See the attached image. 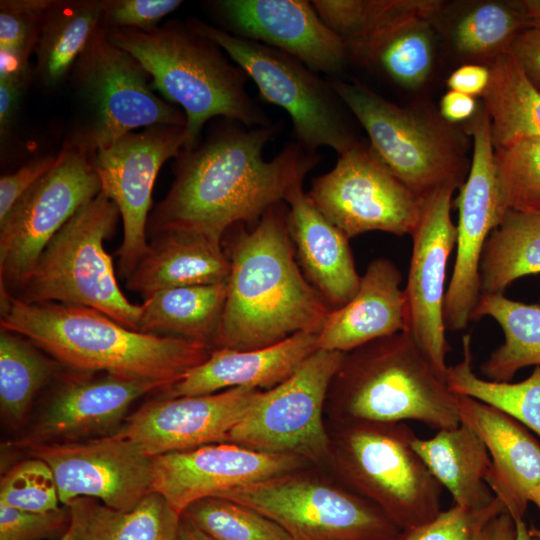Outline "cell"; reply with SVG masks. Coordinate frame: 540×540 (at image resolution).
<instances>
[{"mask_svg":"<svg viewBox=\"0 0 540 540\" xmlns=\"http://www.w3.org/2000/svg\"><path fill=\"white\" fill-rule=\"evenodd\" d=\"M278 124H232L176 157L175 178L148 219L147 234L179 229L222 241L237 224H256L320 161L297 142L266 160L264 149Z\"/></svg>","mask_w":540,"mask_h":540,"instance_id":"1","label":"cell"},{"mask_svg":"<svg viewBox=\"0 0 540 540\" xmlns=\"http://www.w3.org/2000/svg\"><path fill=\"white\" fill-rule=\"evenodd\" d=\"M288 208H269L230 239V273L215 349L252 350L319 332L332 308L295 259Z\"/></svg>","mask_w":540,"mask_h":540,"instance_id":"2","label":"cell"},{"mask_svg":"<svg viewBox=\"0 0 540 540\" xmlns=\"http://www.w3.org/2000/svg\"><path fill=\"white\" fill-rule=\"evenodd\" d=\"M1 328L31 341L60 363L88 373L162 382L169 387L204 362V344L127 328L88 307L26 303L1 286Z\"/></svg>","mask_w":540,"mask_h":540,"instance_id":"3","label":"cell"},{"mask_svg":"<svg viewBox=\"0 0 540 540\" xmlns=\"http://www.w3.org/2000/svg\"><path fill=\"white\" fill-rule=\"evenodd\" d=\"M104 28L114 44L138 60L152 88L182 108L185 150L198 144L204 124L214 117L249 128L272 124L248 94L246 73L217 44L188 25L167 22L147 32Z\"/></svg>","mask_w":540,"mask_h":540,"instance_id":"4","label":"cell"},{"mask_svg":"<svg viewBox=\"0 0 540 540\" xmlns=\"http://www.w3.org/2000/svg\"><path fill=\"white\" fill-rule=\"evenodd\" d=\"M334 378L351 421L413 420L437 431L461 423L458 395L406 331L344 353Z\"/></svg>","mask_w":540,"mask_h":540,"instance_id":"5","label":"cell"},{"mask_svg":"<svg viewBox=\"0 0 540 540\" xmlns=\"http://www.w3.org/2000/svg\"><path fill=\"white\" fill-rule=\"evenodd\" d=\"M120 218L116 204L99 193L53 237L27 279L12 294L26 303H61L95 309L139 331L141 305L120 289L104 241Z\"/></svg>","mask_w":540,"mask_h":540,"instance_id":"6","label":"cell"},{"mask_svg":"<svg viewBox=\"0 0 540 540\" xmlns=\"http://www.w3.org/2000/svg\"><path fill=\"white\" fill-rule=\"evenodd\" d=\"M329 81L365 129L372 152L419 199L448 182L463 184V141L441 116L398 106L357 81Z\"/></svg>","mask_w":540,"mask_h":540,"instance_id":"7","label":"cell"},{"mask_svg":"<svg viewBox=\"0 0 540 540\" xmlns=\"http://www.w3.org/2000/svg\"><path fill=\"white\" fill-rule=\"evenodd\" d=\"M72 76L87 120L69 142L91 158L137 128L186 126L184 112L154 93L142 65L114 44L102 25L78 58Z\"/></svg>","mask_w":540,"mask_h":540,"instance_id":"8","label":"cell"},{"mask_svg":"<svg viewBox=\"0 0 540 540\" xmlns=\"http://www.w3.org/2000/svg\"><path fill=\"white\" fill-rule=\"evenodd\" d=\"M187 25L217 44L251 78L260 96L286 111L303 149L317 153L325 146L341 154L357 143L329 79L293 56L264 44L234 36L198 19Z\"/></svg>","mask_w":540,"mask_h":540,"instance_id":"9","label":"cell"},{"mask_svg":"<svg viewBox=\"0 0 540 540\" xmlns=\"http://www.w3.org/2000/svg\"><path fill=\"white\" fill-rule=\"evenodd\" d=\"M351 423L341 443L348 481L402 531L434 519L443 487L414 449L413 430L404 422Z\"/></svg>","mask_w":540,"mask_h":540,"instance_id":"10","label":"cell"},{"mask_svg":"<svg viewBox=\"0 0 540 540\" xmlns=\"http://www.w3.org/2000/svg\"><path fill=\"white\" fill-rule=\"evenodd\" d=\"M213 497L258 511L280 525L294 540H399L402 533L365 498L291 474Z\"/></svg>","mask_w":540,"mask_h":540,"instance_id":"11","label":"cell"},{"mask_svg":"<svg viewBox=\"0 0 540 540\" xmlns=\"http://www.w3.org/2000/svg\"><path fill=\"white\" fill-rule=\"evenodd\" d=\"M343 358L342 352L315 351L286 380L259 393L226 441L261 452L324 460L330 449L322 408Z\"/></svg>","mask_w":540,"mask_h":540,"instance_id":"12","label":"cell"},{"mask_svg":"<svg viewBox=\"0 0 540 540\" xmlns=\"http://www.w3.org/2000/svg\"><path fill=\"white\" fill-rule=\"evenodd\" d=\"M101 192L91 157L67 141L57 164L0 222V281L9 292L30 275L44 249L86 203Z\"/></svg>","mask_w":540,"mask_h":540,"instance_id":"13","label":"cell"},{"mask_svg":"<svg viewBox=\"0 0 540 540\" xmlns=\"http://www.w3.org/2000/svg\"><path fill=\"white\" fill-rule=\"evenodd\" d=\"M307 195L348 239L369 231L411 236L423 201L360 142L314 178Z\"/></svg>","mask_w":540,"mask_h":540,"instance_id":"14","label":"cell"},{"mask_svg":"<svg viewBox=\"0 0 540 540\" xmlns=\"http://www.w3.org/2000/svg\"><path fill=\"white\" fill-rule=\"evenodd\" d=\"M468 129L473 138L472 161L454 201L458 209L456 257L444 302L446 329L452 331L462 330L472 321L481 294V255L508 210L496 175L490 121L483 105Z\"/></svg>","mask_w":540,"mask_h":540,"instance_id":"15","label":"cell"},{"mask_svg":"<svg viewBox=\"0 0 540 540\" xmlns=\"http://www.w3.org/2000/svg\"><path fill=\"white\" fill-rule=\"evenodd\" d=\"M186 142V126H153L127 133L91 158L101 193L116 204L122 220L117 256L119 275L125 279L148 248L147 225L157 175Z\"/></svg>","mask_w":540,"mask_h":540,"instance_id":"16","label":"cell"},{"mask_svg":"<svg viewBox=\"0 0 540 540\" xmlns=\"http://www.w3.org/2000/svg\"><path fill=\"white\" fill-rule=\"evenodd\" d=\"M460 185L448 182L422 201L419 222L411 234L412 254L404 288L408 332L438 372L446 378L444 302L447 265L456 246L457 228L452 221L454 191Z\"/></svg>","mask_w":540,"mask_h":540,"instance_id":"17","label":"cell"},{"mask_svg":"<svg viewBox=\"0 0 540 540\" xmlns=\"http://www.w3.org/2000/svg\"><path fill=\"white\" fill-rule=\"evenodd\" d=\"M25 451L50 466L62 505L91 497L110 508L130 511L152 492L154 456L128 439L111 435L35 445Z\"/></svg>","mask_w":540,"mask_h":540,"instance_id":"18","label":"cell"},{"mask_svg":"<svg viewBox=\"0 0 540 540\" xmlns=\"http://www.w3.org/2000/svg\"><path fill=\"white\" fill-rule=\"evenodd\" d=\"M443 6L436 0H365L344 41L349 60L380 71L401 87H421L433 70V20Z\"/></svg>","mask_w":540,"mask_h":540,"instance_id":"19","label":"cell"},{"mask_svg":"<svg viewBox=\"0 0 540 540\" xmlns=\"http://www.w3.org/2000/svg\"><path fill=\"white\" fill-rule=\"evenodd\" d=\"M212 11L224 31L287 53L329 78L349 55L343 40L322 20L312 1L220 0Z\"/></svg>","mask_w":540,"mask_h":540,"instance_id":"20","label":"cell"},{"mask_svg":"<svg viewBox=\"0 0 540 540\" xmlns=\"http://www.w3.org/2000/svg\"><path fill=\"white\" fill-rule=\"evenodd\" d=\"M261 391L236 387L212 394L151 400L127 416L113 436L130 440L151 456L226 442L231 429Z\"/></svg>","mask_w":540,"mask_h":540,"instance_id":"21","label":"cell"},{"mask_svg":"<svg viewBox=\"0 0 540 540\" xmlns=\"http://www.w3.org/2000/svg\"><path fill=\"white\" fill-rule=\"evenodd\" d=\"M168 387L162 382L108 373L66 378L57 386L29 431L8 445L25 450L35 445L113 435L122 426L134 401Z\"/></svg>","mask_w":540,"mask_h":540,"instance_id":"22","label":"cell"},{"mask_svg":"<svg viewBox=\"0 0 540 540\" xmlns=\"http://www.w3.org/2000/svg\"><path fill=\"white\" fill-rule=\"evenodd\" d=\"M305 461L234 443L208 444L154 456L152 492L179 514L191 503L244 485L291 474Z\"/></svg>","mask_w":540,"mask_h":540,"instance_id":"23","label":"cell"},{"mask_svg":"<svg viewBox=\"0 0 540 540\" xmlns=\"http://www.w3.org/2000/svg\"><path fill=\"white\" fill-rule=\"evenodd\" d=\"M460 422L484 442L490 456L486 482L514 520L540 491V443L521 423L476 399L458 395Z\"/></svg>","mask_w":540,"mask_h":540,"instance_id":"24","label":"cell"},{"mask_svg":"<svg viewBox=\"0 0 540 540\" xmlns=\"http://www.w3.org/2000/svg\"><path fill=\"white\" fill-rule=\"evenodd\" d=\"M318 332H299L259 349H215L158 398L217 393L236 387L271 389L291 376L315 351Z\"/></svg>","mask_w":540,"mask_h":540,"instance_id":"25","label":"cell"},{"mask_svg":"<svg viewBox=\"0 0 540 540\" xmlns=\"http://www.w3.org/2000/svg\"><path fill=\"white\" fill-rule=\"evenodd\" d=\"M302 183L296 182L284 200L290 238L305 277L337 309L356 294L361 276L349 239L317 209Z\"/></svg>","mask_w":540,"mask_h":540,"instance_id":"26","label":"cell"},{"mask_svg":"<svg viewBox=\"0 0 540 540\" xmlns=\"http://www.w3.org/2000/svg\"><path fill=\"white\" fill-rule=\"evenodd\" d=\"M401 280V272L391 260H372L356 294L328 314L318 332V349L347 353L404 331L407 312Z\"/></svg>","mask_w":540,"mask_h":540,"instance_id":"27","label":"cell"},{"mask_svg":"<svg viewBox=\"0 0 540 540\" xmlns=\"http://www.w3.org/2000/svg\"><path fill=\"white\" fill-rule=\"evenodd\" d=\"M150 236L146 252L125 283L127 289L143 299L164 289L228 280L230 260L222 241L179 229L163 230Z\"/></svg>","mask_w":540,"mask_h":540,"instance_id":"28","label":"cell"},{"mask_svg":"<svg viewBox=\"0 0 540 540\" xmlns=\"http://www.w3.org/2000/svg\"><path fill=\"white\" fill-rule=\"evenodd\" d=\"M413 447L429 471L451 494L454 505L481 510L496 499L486 482L490 456L481 438L466 424L438 430L430 438L416 435Z\"/></svg>","mask_w":540,"mask_h":540,"instance_id":"29","label":"cell"},{"mask_svg":"<svg viewBox=\"0 0 540 540\" xmlns=\"http://www.w3.org/2000/svg\"><path fill=\"white\" fill-rule=\"evenodd\" d=\"M227 296V281L169 288L144 299L139 331L209 346L220 325Z\"/></svg>","mask_w":540,"mask_h":540,"instance_id":"30","label":"cell"},{"mask_svg":"<svg viewBox=\"0 0 540 540\" xmlns=\"http://www.w3.org/2000/svg\"><path fill=\"white\" fill-rule=\"evenodd\" d=\"M71 516V540H176L180 514L157 492L130 511L110 508L91 497L65 505Z\"/></svg>","mask_w":540,"mask_h":540,"instance_id":"31","label":"cell"},{"mask_svg":"<svg viewBox=\"0 0 540 540\" xmlns=\"http://www.w3.org/2000/svg\"><path fill=\"white\" fill-rule=\"evenodd\" d=\"M101 21V0H52L34 52L36 72L45 86H57L72 73Z\"/></svg>","mask_w":540,"mask_h":540,"instance_id":"32","label":"cell"},{"mask_svg":"<svg viewBox=\"0 0 540 540\" xmlns=\"http://www.w3.org/2000/svg\"><path fill=\"white\" fill-rule=\"evenodd\" d=\"M494 319L504 340L481 364L488 380L511 381L520 369L540 366V305L527 304L503 293H481L472 320Z\"/></svg>","mask_w":540,"mask_h":540,"instance_id":"33","label":"cell"},{"mask_svg":"<svg viewBox=\"0 0 540 540\" xmlns=\"http://www.w3.org/2000/svg\"><path fill=\"white\" fill-rule=\"evenodd\" d=\"M488 67L490 82L482 95V105L489 117L494 148L520 138H540V90L510 51Z\"/></svg>","mask_w":540,"mask_h":540,"instance_id":"34","label":"cell"},{"mask_svg":"<svg viewBox=\"0 0 540 540\" xmlns=\"http://www.w3.org/2000/svg\"><path fill=\"white\" fill-rule=\"evenodd\" d=\"M538 273L540 213L508 209L489 235L481 255V293H503L517 279Z\"/></svg>","mask_w":540,"mask_h":540,"instance_id":"35","label":"cell"},{"mask_svg":"<svg viewBox=\"0 0 540 540\" xmlns=\"http://www.w3.org/2000/svg\"><path fill=\"white\" fill-rule=\"evenodd\" d=\"M14 332L0 333V409L11 426L21 425L37 393L57 373L59 362Z\"/></svg>","mask_w":540,"mask_h":540,"instance_id":"36","label":"cell"},{"mask_svg":"<svg viewBox=\"0 0 540 540\" xmlns=\"http://www.w3.org/2000/svg\"><path fill=\"white\" fill-rule=\"evenodd\" d=\"M472 336L462 337V359L448 367L446 381L457 395L488 404L509 415L540 437V366L519 382L492 381L473 371Z\"/></svg>","mask_w":540,"mask_h":540,"instance_id":"37","label":"cell"},{"mask_svg":"<svg viewBox=\"0 0 540 540\" xmlns=\"http://www.w3.org/2000/svg\"><path fill=\"white\" fill-rule=\"evenodd\" d=\"M528 28L513 1H486L471 6L456 18L450 39L457 54L470 63H490L509 52L516 37Z\"/></svg>","mask_w":540,"mask_h":540,"instance_id":"38","label":"cell"},{"mask_svg":"<svg viewBox=\"0 0 540 540\" xmlns=\"http://www.w3.org/2000/svg\"><path fill=\"white\" fill-rule=\"evenodd\" d=\"M180 515L214 540H294L267 516L221 497L199 499Z\"/></svg>","mask_w":540,"mask_h":540,"instance_id":"39","label":"cell"},{"mask_svg":"<svg viewBox=\"0 0 540 540\" xmlns=\"http://www.w3.org/2000/svg\"><path fill=\"white\" fill-rule=\"evenodd\" d=\"M496 175L507 209L540 213V138L494 148Z\"/></svg>","mask_w":540,"mask_h":540,"instance_id":"40","label":"cell"},{"mask_svg":"<svg viewBox=\"0 0 540 540\" xmlns=\"http://www.w3.org/2000/svg\"><path fill=\"white\" fill-rule=\"evenodd\" d=\"M52 0L0 1V77L27 78L42 17Z\"/></svg>","mask_w":540,"mask_h":540,"instance_id":"41","label":"cell"},{"mask_svg":"<svg viewBox=\"0 0 540 540\" xmlns=\"http://www.w3.org/2000/svg\"><path fill=\"white\" fill-rule=\"evenodd\" d=\"M0 503L37 513L60 508L56 480L50 466L31 456L15 464L1 478Z\"/></svg>","mask_w":540,"mask_h":540,"instance_id":"42","label":"cell"},{"mask_svg":"<svg viewBox=\"0 0 540 540\" xmlns=\"http://www.w3.org/2000/svg\"><path fill=\"white\" fill-rule=\"evenodd\" d=\"M507 512L496 498L487 508L469 510L456 505L441 511L434 519L402 531L399 540H474L478 530L491 518Z\"/></svg>","mask_w":540,"mask_h":540,"instance_id":"43","label":"cell"},{"mask_svg":"<svg viewBox=\"0 0 540 540\" xmlns=\"http://www.w3.org/2000/svg\"><path fill=\"white\" fill-rule=\"evenodd\" d=\"M67 506L47 512H28L0 503V540H47L62 537L70 527Z\"/></svg>","mask_w":540,"mask_h":540,"instance_id":"44","label":"cell"},{"mask_svg":"<svg viewBox=\"0 0 540 540\" xmlns=\"http://www.w3.org/2000/svg\"><path fill=\"white\" fill-rule=\"evenodd\" d=\"M182 3L179 0H101V25L151 31Z\"/></svg>","mask_w":540,"mask_h":540,"instance_id":"45","label":"cell"},{"mask_svg":"<svg viewBox=\"0 0 540 540\" xmlns=\"http://www.w3.org/2000/svg\"><path fill=\"white\" fill-rule=\"evenodd\" d=\"M58 154L33 158L12 173L0 178V222L5 219L15 203L58 162Z\"/></svg>","mask_w":540,"mask_h":540,"instance_id":"46","label":"cell"},{"mask_svg":"<svg viewBox=\"0 0 540 540\" xmlns=\"http://www.w3.org/2000/svg\"><path fill=\"white\" fill-rule=\"evenodd\" d=\"M509 51L528 79L540 90V31L524 30L513 41Z\"/></svg>","mask_w":540,"mask_h":540,"instance_id":"47","label":"cell"},{"mask_svg":"<svg viewBox=\"0 0 540 540\" xmlns=\"http://www.w3.org/2000/svg\"><path fill=\"white\" fill-rule=\"evenodd\" d=\"M490 82V69L481 63H466L455 69L446 84L449 90L473 97L481 96Z\"/></svg>","mask_w":540,"mask_h":540,"instance_id":"48","label":"cell"},{"mask_svg":"<svg viewBox=\"0 0 540 540\" xmlns=\"http://www.w3.org/2000/svg\"><path fill=\"white\" fill-rule=\"evenodd\" d=\"M28 79L0 77V136L5 141L12 131L21 96Z\"/></svg>","mask_w":540,"mask_h":540,"instance_id":"49","label":"cell"},{"mask_svg":"<svg viewBox=\"0 0 540 540\" xmlns=\"http://www.w3.org/2000/svg\"><path fill=\"white\" fill-rule=\"evenodd\" d=\"M440 116L447 123H458L472 119L478 111L475 97L449 90L439 105Z\"/></svg>","mask_w":540,"mask_h":540,"instance_id":"50","label":"cell"},{"mask_svg":"<svg viewBox=\"0 0 540 540\" xmlns=\"http://www.w3.org/2000/svg\"><path fill=\"white\" fill-rule=\"evenodd\" d=\"M474 540H516V524L507 513L494 516L476 533Z\"/></svg>","mask_w":540,"mask_h":540,"instance_id":"51","label":"cell"},{"mask_svg":"<svg viewBox=\"0 0 540 540\" xmlns=\"http://www.w3.org/2000/svg\"><path fill=\"white\" fill-rule=\"evenodd\" d=\"M513 3L524 15L528 27L540 31V0H517Z\"/></svg>","mask_w":540,"mask_h":540,"instance_id":"52","label":"cell"},{"mask_svg":"<svg viewBox=\"0 0 540 540\" xmlns=\"http://www.w3.org/2000/svg\"><path fill=\"white\" fill-rule=\"evenodd\" d=\"M176 540H214L185 517L180 515Z\"/></svg>","mask_w":540,"mask_h":540,"instance_id":"53","label":"cell"},{"mask_svg":"<svg viewBox=\"0 0 540 540\" xmlns=\"http://www.w3.org/2000/svg\"><path fill=\"white\" fill-rule=\"evenodd\" d=\"M516 540H539L537 537L531 534L530 528L527 527L523 518L516 519Z\"/></svg>","mask_w":540,"mask_h":540,"instance_id":"54","label":"cell"},{"mask_svg":"<svg viewBox=\"0 0 540 540\" xmlns=\"http://www.w3.org/2000/svg\"><path fill=\"white\" fill-rule=\"evenodd\" d=\"M531 503L535 504L540 513V491L532 498Z\"/></svg>","mask_w":540,"mask_h":540,"instance_id":"55","label":"cell"},{"mask_svg":"<svg viewBox=\"0 0 540 540\" xmlns=\"http://www.w3.org/2000/svg\"><path fill=\"white\" fill-rule=\"evenodd\" d=\"M530 532L532 535H534L535 537H537L539 540H540V528H536V527H531L530 528Z\"/></svg>","mask_w":540,"mask_h":540,"instance_id":"56","label":"cell"},{"mask_svg":"<svg viewBox=\"0 0 540 540\" xmlns=\"http://www.w3.org/2000/svg\"><path fill=\"white\" fill-rule=\"evenodd\" d=\"M59 540H71V532L70 529L62 536Z\"/></svg>","mask_w":540,"mask_h":540,"instance_id":"57","label":"cell"}]
</instances>
